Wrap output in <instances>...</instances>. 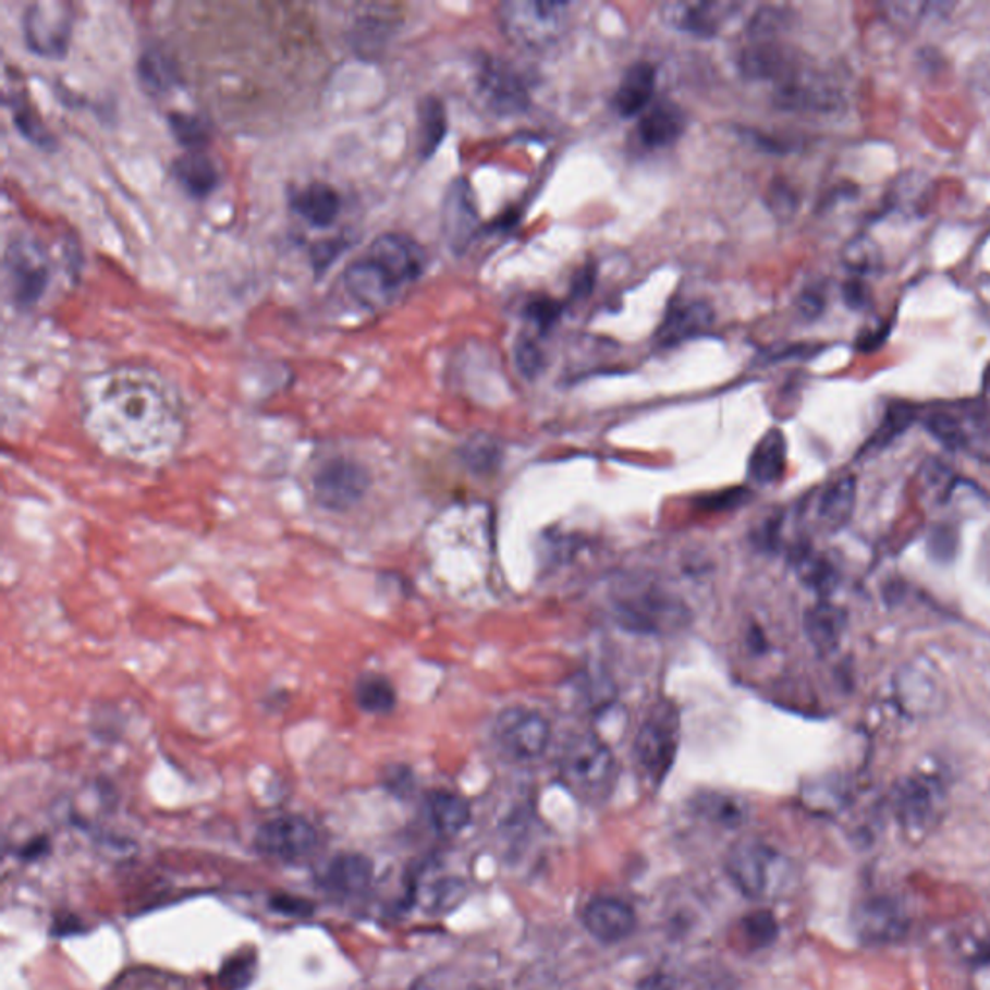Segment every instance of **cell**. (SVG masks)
I'll return each mask as SVG.
<instances>
[{
  "label": "cell",
  "instance_id": "ba28073f",
  "mask_svg": "<svg viewBox=\"0 0 990 990\" xmlns=\"http://www.w3.org/2000/svg\"><path fill=\"white\" fill-rule=\"evenodd\" d=\"M493 737L503 755L509 758L535 760L548 749L550 723L530 708H508L496 720Z\"/></svg>",
  "mask_w": 990,
  "mask_h": 990
},
{
  "label": "cell",
  "instance_id": "681fc988",
  "mask_svg": "<svg viewBox=\"0 0 990 990\" xmlns=\"http://www.w3.org/2000/svg\"><path fill=\"white\" fill-rule=\"evenodd\" d=\"M799 308L807 318H817L818 314L824 308L822 296L817 293H805L799 302Z\"/></svg>",
  "mask_w": 990,
  "mask_h": 990
},
{
  "label": "cell",
  "instance_id": "f546056e",
  "mask_svg": "<svg viewBox=\"0 0 990 990\" xmlns=\"http://www.w3.org/2000/svg\"><path fill=\"white\" fill-rule=\"evenodd\" d=\"M448 134V114L438 97L428 95L418 105V154L428 159Z\"/></svg>",
  "mask_w": 990,
  "mask_h": 990
},
{
  "label": "cell",
  "instance_id": "7dc6e473",
  "mask_svg": "<svg viewBox=\"0 0 990 990\" xmlns=\"http://www.w3.org/2000/svg\"><path fill=\"white\" fill-rule=\"evenodd\" d=\"M271 905L277 912L286 913V915H311L314 912L311 904L302 897L276 896Z\"/></svg>",
  "mask_w": 990,
  "mask_h": 990
},
{
  "label": "cell",
  "instance_id": "74e56055",
  "mask_svg": "<svg viewBox=\"0 0 990 990\" xmlns=\"http://www.w3.org/2000/svg\"><path fill=\"white\" fill-rule=\"evenodd\" d=\"M254 975H256V957H231L219 974V982L224 990H244L246 987H250Z\"/></svg>",
  "mask_w": 990,
  "mask_h": 990
},
{
  "label": "cell",
  "instance_id": "f1b7e54d",
  "mask_svg": "<svg viewBox=\"0 0 990 990\" xmlns=\"http://www.w3.org/2000/svg\"><path fill=\"white\" fill-rule=\"evenodd\" d=\"M138 76L149 94H167L179 82V69L161 47H146L138 59Z\"/></svg>",
  "mask_w": 990,
  "mask_h": 990
},
{
  "label": "cell",
  "instance_id": "7c38bea8",
  "mask_svg": "<svg viewBox=\"0 0 990 990\" xmlns=\"http://www.w3.org/2000/svg\"><path fill=\"white\" fill-rule=\"evenodd\" d=\"M480 229V213L473 188L465 179H456L448 188L441 207V231L449 248L463 254Z\"/></svg>",
  "mask_w": 990,
  "mask_h": 990
},
{
  "label": "cell",
  "instance_id": "9c48e42d",
  "mask_svg": "<svg viewBox=\"0 0 990 990\" xmlns=\"http://www.w3.org/2000/svg\"><path fill=\"white\" fill-rule=\"evenodd\" d=\"M22 29L29 51L47 59H62L69 49L72 14L62 2H32L24 10Z\"/></svg>",
  "mask_w": 990,
  "mask_h": 990
},
{
  "label": "cell",
  "instance_id": "6da1fadb",
  "mask_svg": "<svg viewBox=\"0 0 990 990\" xmlns=\"http://www.w3.org/2000/svg\"><path fill=\"white\" fill-rule=\"evenodd\" d=\"M426 252L413 236L383 233L345 269L346 293L368 310L388 306L405 284L413 283L426 269Z\"/></svg>",
  "mask_w": 990,
  "mask_h": 990
},
{
  "label": "cell",
  "instance_id": "b9f144b4",
  "mask_svg": "<svg viewBox=\"0 0 990 990\" xmlns=\"http://www.w3.org/2000/svg\"><path fill=\"white\" fill-rule=\"evenodd\" d=\"M388 24L379 22L378 17H366L364 22L358 24V32H354L356 39H354V49H368V52H374V49H378V45L386 41L388 37Z\"/></svg>",
  "mask_w": 990,
  "mask_h": 990
},
{
  "label": "cell",
  "instance_id": "5bb4252c",
  "mask_svg": "<svg viewBox=\"0 0 990 990\" xmlns=\"http://www.w3.org/2000/svg\"><path fill=\"white\" fill-rule=\"evenodd\" d=\"M478 94L484 105L496 114L508 117L525 111L528 91L515 70L503 61H486L478 72Z\"/></svg>",
  "mask_w": 990,
  "mask_h": 990
},
{
  "label": "cell",
  "instance_id": "d6986e66",
  "mask_svg": "<svg viewBox=\"0 0 990 990\" xmlns=\"http://www.w3.org/2000/svg\"><path fill=\"white\" fill-rule=\"evenodd\" d=\"M714 321V311L707 302H687L673 306L658 329V343L662 346L677 345L690 337L702 333Z\"/></svg>",
  "mask_w": 990,
  "mask_h": 990
},
{
  "label": "cell",
  "instance_id": "f5cc1de1",
  "mask_svg": "<svg viewBox=\"0 0 990 990\" xmlns=\"http://www.w3.org/2000/svg\"><path fill=\"white\" fill-rule=\"evenodd\" d=\"M592 284H595V271H592V268L583 269V273H580V276H578L577 289H575V294L590 293V289H592Z\"/></svg>",
  "mask_w": 990,
  "mask_h": 990
},
{
  "label": "cell",
  "instance_id": "52a82bcc",
  "mask_svg": "<svg viewBox=\"0 0 990 990\" xmlns=\"http://www.w3.org/2000/svg\"><path fill=\"white\" fill-rule=\"evenodd\" d=\"M782 857L757 840H743L725 857V870L743 896L760 900L772 890Z\"/></svg>",
  "mask_w": 990,
  "mask_h": 990
},
{
  "label": "cell",
  "instance_id": "8fae6325",
  "mask_svg": "<svg viewBox=\"0 0 990 990\" xmlns=\"http://www.w3.org/2000/svg\"><path fill=\"white\" fill-rule=\"evenodd\" d=\"M370 488V476L364 466L349 459H333L319 468L314 478V496L321 508L346 511L354 508Z\"/></svg>",
  "mask_w": 990,
  "mask_h": 990
},
{
  "label": "cell",
  "instance_id": "83f0119b",
  "mask_svg": "<svg viewBox=\"0 0 990 990\" xmlns=\"http://www.w3.org/2000/svg\"><path fill=\"white\" fill-rule=\"evenodd\" d=\"M428 815L440 834L455 835L468 827L470 805L456 793L433 792L428 797Z\"/></svg>",
  "mask_w": 990,
  "mask_h": 990
},
{
  "label": "cell",
  "instance_id": "e0dca14e",
  "mask_svg": "<svg viewBox=\"0 0 990 990\" xmlns=\"http://www.w3.org/2000/svg\"><path fill=\"white\" fill-rule=\"evenodd\" d=\"M732 2H677L663 7V20L685 34L712 37L732 17Z\"/></svg>",
  "mask_w": 990,
  "mask_h": 990
},
{
  "label": "cell",
  "instance_id": "4dcf8cb0",
  "mask_svg": "<svg viewBox=\"0 0 990 990\" xmlns=\"http://www.w3.org/2000/svg\"><path fill=\"white\" fill-rule=\"evenodd\" d=\"M695 809L708 822L723 828L741 827L747 815L743 802L723 793H702L695 802Z\"/></svg>",
  "mask_w": 990,
  "mask_h": 990
},
{
  "label": "cell",
  "instance_id": "60d3db41",
  "mask_svg": "<svg viewBox=\"0 0 990 990\" xmlns=\"http://www.w3.org/2000/svg\"><path fill=\"white\" fill-rule=\"evenodd\" d=\"M797 571H799V577L803 578V583H807L810 588L815 590H820L824 592L830 586H832V569L828 567L827 561L820 560V558H815V555H807L803 553L802 558L797 560Z\"/></svg>",
  "mask_w": 990,
  "mask_h": 990
},
{
  "label": "cell",
  "instance_id": "db71d44e",
  "mask_svg": "<svg viewBox=\"0 0 990 990\" xmlns=\"http://www.w3.org/2000/svg\"><path fill=\"white\" fill-rule=\"evenodd\" d=\"M136 990H176V989H171V987H169V985H167V982H164L163 979H159V977H157V979H154V977H151V981H149V979H146V977H142V989H139V987H138V989H136Z\"/></svg>",
  "mask_w": 990,
  "mask_h": 990
},
{
  "label": "cell",
  "instance_id": "9a60e30c",
  "mask_svg": "<svg viewBox=\"0 0 990 990\" xmlns=\"http://www.w3.org/2000/svg\"><path fill=\"white\" fill-rule=\"evenodd\" d=\"M939 785L929 778H909L897 785L896 805L897 820L909 832H919L930 827L940 809Z\"/></svg>",
  "mask_w": 990,
  "mask_h": 990
},
{
  "label": "cell",
  "instance_id": "d4e9b609",
  "mask_svg": "<svg viewBox=\"0 0 990 990\" xmlns=\"http://www.w3.org/2000/svg\"><path fill=\"white\" fill-rule=\"evenodd\" d=\"M174 179L194 198H206L219 182L217 167L204 151H186L171 164Z\"/></svg>",
  "mask_w": 990,
  "mask_h": 990
},
{
  "label": "cell",
  "instance_id": "44dd1931",
  "mask_svg": "<svg viewBox=\"0 0 990 990\" xmlns=\"http://www.w3.org/2000/svg\"><path fill=\"white\" fill-rule=\"evenodd\" d=\"M291 207L296 216L308 221L311 227L326 229L329 224L335 223L341 211V196L326 182H311L308 186L294 192Z\"/></svg>",
  "mask_w": 990,
  "mask_h": 990
},
{
  "label": "cell",
  "instance_id": "4fadbf2b",
  "mask_svg": "<svg viewBox=\"0 0 990 990\" xmlns=\"http://www.w3.org/2000/svg\"><path fill=\"white\" fill-rule=\"evenodd\" d=\"M774 103L784 111L832 112L842 105V95L824 80L799 69L774 86Z\"/></svg>",
  "mask_w": 990,
  "mask_h": 990
},
{
  "label": "cell",
  "instance_id": "5b68a950",
  "mask_svg": "<svg viewBox=\"0 0 990 990\" xmlns=\"http://www.w3.org/2000/svg\"><path fill=\"white\" fill-rule=\"evenodd\" d=\"M680 747V716L670 702L648 710L635 737V760L650 784H662Z\"/></svg>",
  "mask_w": 990,
  "mask_h": 990
},
{
  "label": "cell",
  "instance_id": "1f68e13d",
  "mask_svg": "<svg viewBox=\"0 0 990 990\" xmlns=\"http://www.w3.org/2000/svg\"><path fill=\"white\" fill-rule=\"evenodd\" d=\"M9 105L14 124H16V129L20 130L22 136H26L29 142H34L35 146L44 147V149H52L54 147V136L49 130L45 129L39 114L34 111V107L29 105L26 97H22V95L14 91V94L10 95Z\"/></svg>",
  "mask_w": 990,
  "mask_h": 990
},
{
  "label": "cell",
  "instance_id": "ee69618b",
  "mask_svg": "<svg viewBox=\"0 0 990 990\" xmlns=\"http://www.w3.org/2000/svg\"><path fill=\"white\" fill-rule=\"evenodd\" d=\"M912 418L913 411L909 406L900 405L896 406V408H892V411L888 413L887 423L880 428L875 441H877V443H884V441L890 440V438H894L896 433H900V431L907 428V424L912 423Z\"/></svg>",
  "mask_w": 990,
  "mask_h": 990
},
{
  "label": "cell",
  "instance_id": "f907efd6",
  "mask_svg": "<svg viewBox=\"0 0 990 990\" xmlns=\"http://www.w3.org/2000/svg\"><path fill=\"white\" fill-rule=\"evenodd\" d=\"M339 248H341L339 242H323V244H319L318 248H316V254H314L316 266H329V261L339 254Z\"/></svg>",
  "mask_w": 990,
  "mask_h": 990
},
{
  "label": "cell",
  "instance_id": "cb8c5ba5",
  "mask_svg": "<svg viewBox=\"0 0 990 990\" xmlns=\"http://www.w3.org/2000/svg\"><path fill=\"white\" fill-rule=\"evenodd\" d=\"M855 496H857V484L852 476H844L827 486L820 493L817 503V518L820 526L827 530H838L847 525V521L852 518L853 509H855Z\"/></svg>",
  "mask_w": 990,
  "mask_h": 990
},
{
  "label": "cell",
  "instance_id": "f6af8a7d",
  "mask_svg": "<svg viewBox=\"0 0 990 990\" xmlns=\"http://www.w3.org/2000/svg\"><path fill=\"white\" fill-rule=\"evenodd\" d=\"M526 316L533 319L538 328H551L561 316V304L550 298H538L526 308Z\"/></svg>",
  "mask_w": 990,
  "mask_h": 990
},
{
  "label": "cell",
  "instance_id": "ac0fdd59",
  "mask_svg": "<svg viewBox=\"0 0 990 990\" xmlns=\"http://www.w3.org/2000/svg\"><path fill=\"white\" fill-rule=\"evenodd\" d=\"M374 865L360 853H341L326 865L319 884L331 894L356 896L370 887Z\"/></svg>",
  "mask_w": 990,
  "mask_h": 990
},
{
  "label": "cell",
  "instance_id": "ffe728a7",
  "mask_svg": "<svg viewBox=\"0 0 990 990\" xmlns=\"http://www.w3.org/2000/svg\"><path fill=\"white\" fill-rule=\"evenodd\" d=\"M685 112L672 101H658L643 112L638 122V138L646 147H668L680 139L685 130Z\"/></svg>",
  "mask_w": 990,
  "mask_h": 990
},
{
  "label": "cell",
  "instance_id": "7a4b0ae2",
  "mask_svg": "<svg viewBox=\"0 0 990 990\" xmlns=\"http://www.w3.org/2000/svg\"><path fill=\"white\" fill-rule=\"evenodd\" d=\"M561 782L577 799L602 805L618 782V762L612 749L595 733H577L560 755Z\"/></svg>",
  "mask_w": 990,
  "mask_h": 990
},
{
  "label": "cell",
  "instance_id": "d6a6232c",
  "mask_svg": "<svg viewBox=\"0 0 990 990\" xmlns=\"http://www.w3.org/2000/svg\"><path fill=\"white\" fill-rule=\"evenodd\" d=\"M356 702L370 714H388L395 707V689L386 677L368 675L356 685Z\"/></svg>",
  "mask_w": 990,
  "mask_h": 990
},
{
  "label": "cell",
  "instance_id": "3957f363",
  "mask_svg": "<svg viewBox=\"0 0 990 990\" xmlns=\"http://www.w3.org/2000/svg\"><path fill=\"white\" fill-rule=\"evenodd\" d=\"M613 618L623 630L668 635L689 625V608L658 586L635 585L613 600Z\"/></svg>",
  "mask_w": 990,
  "mask_h": 990
},
{
  "label": "cell",
  "instance_id": "816d5d0a",
  "mask_svg": "<svg viewBox=\"0 0 990 990\" xmlns=\"http://www.w3.org/2000/svg\"><path fill=\"white\" fill-rule=\"evenodd\" d=\"M640 990H673V981L668 975H650L640 985Z\"/></svg>",
  "mask_w": 990,
  "mask_h": 990
},
{
  "label": "cell",
  "instance_id": "8d00e7d4",
  "mask_svg": "<svg viewBox=\"0 0 990 990\" xmlns=\"http://www.w3.org/2000/svg\"><path fill=\"white\" fill-rule=\"evenodd\" d=\"M741 937L750 950L768 946L778 937L774 917L767 912L750 913L741 921Z\"/></svg>",
  "mask_w": 990,
  "mask_h": 990
},
{
  "label": "cell",
  "instance_id": "277c9868",
  "mask_svg": "<svg viewBox=\"0 0 990 990\" xmlns=\"http://www.w3.org/2000/svg\"><path fill=\"white\" fill-rule=\"evenodd\" d=\"M500 24L511 44L543 51L567 32L569 7L553 0H513L501 4Z\"/></svg>",
  "mask_w": 990,
  "mask_h": 990
},
{
  "label": "cell",
  "instance_id": "bcb514c9",
  "mask_svg": "<svg viewBox=\"0 0 990 990\" xmlns=\"http://www.w3.org/2000/svg\"><path fill=\"white\" fill-rule=\"evenodd\" d=\"M844 301L852 310H863L867 308L870 302L869 286L859 281L852 279L844 284Z\"/></svg>",
  "mask_w": 990,
  "mask_h": 990
},
{
  "label": "cell",
  "instance_id": "d590c367",
  "mask_svg": "<svg viewBox=\"0 0 990 990\" xmlns=\"http://www.w3.org/2000/svg\"><path fill=\"white\" fill-rule=\"evenodd\" d=\"M169 126L173 130L174 138L188 151H201V147H206L209 142V126L198 114L173 111L169 114Z\"/></svg>",
  "mask_w": 990,
  "mask_h": 990
},
{
  "label": "cell",
  "instance_id": "c3c4849f",
  "mask_svg": "<svg viewBox=\"0 0 990 990\" xmlns=\"http://www.w3.org/2000/svg\"><path fill=\"white\" fill-rule=\"evenodd\" d=\"M770 206L774 207L778 216H790L795 206H797V199H795L792 190L787 188V186H782V188L775 186V188H772Z\"/></svg>",
  "mask_w": 990,
  "mask_h": 990
},
{
  "label": "cell",
  "instance_id": "836d02e7",
  "mask_svg": "<svg viewBox=\"0 0 990 990\" xmlns=\"http://www.w3.org/2000/svg\"><path fill=\"white\" fill-rule=\"evenodd\" d=\"M845 268L855 276H869L882 268V252L877 242L867 234H859L845 244L842 252Z\"/></svg>",
  "mask_w": 990,
  "mask_h": 990
},
{
  "label": "cell",
  "instance_id": "f35d334b",
  "mask_svg": "<svg viewBox=\"0 0 990 990\" xmlns=\"http://www.w3.org/2000/svg\"><path fill=\"white\" fill-rule=\"evenodd\" d=\"M787 20H790V16L785 14L784 10H760L750 22V39L753 41H775V35L784 29Z\"/></svg>",
  "mask_w": 990,
  "mask_h": 990
},
{
  "label": "cell",
  "instance_id": "603a6c76",
  "mask_svg": "<svg viewBox=\"0 0 990 990\" xmlns=\"http://www.w3.org/2000/svg\"><path fill=\"white\" fill-rule=\"evenodd\" d=\"M803 623H805V635L809 638L810 645L815 646L818 655H828L840 645L845 627H847V615L844 610L835 608L832 603L820 602L805 613Z\"/></svg>",
  "mask_w": 990,
  "mask_h": 990
},
{
  "label": "cell",
  "instance_id": "7bdbcfd3",
  "mask_svg": "<svg viewBox=\"0 0 990 990\" xmlns=\"http://www.w3.org/2000/svg\"><path fill=\"white\" fill-rule=\"evenodd\" d=\"M517 366L518 370L526 378H536L543 368V354L535 341L530 339H521L517 343Z\"/></svg>",
  "mask_w": 990,
  "mask_h": 990
},
{
  "label": "cell",
  "instance_id": "2e32d148",
  "mask_svg": "<svg viewBox=\"0 0 990 990\" xmlns=\"http://www.w3.org/2000/svg\"><path fill=\"white\" fill-rule=\"evenodd\" d=\"M586 930L603 944H615L637 929V913L615 897H596L583 912Z\"/></svg>",
  "mask_w": 990,
  "mask_h": 990
},
{
  "label": "cell",
  "instance_id": "30bf717a",
  "mask_svg": "<svg viewBox=\"0 0 990 990\" xmlns=\"http://www.w3.org/2000/svg\"><path fill=\"white\" fill-rule=\"evenodd\" d=\"M318 847V830L302 817L273 818L261 824L256 832V850L277 861H304Z\"/></svg>",
  "mask_w": 990,
  "mask_h": 990
},
{
  "label": "cell",
  "instance_id": "484cf974",
  "mask_svg": "<svg viewBox=\"0 0 990 990\" xmlns=\"http://www.w3.org/2000/svg\"><path fill=\"white\" fill-rule=\"evenodd\" d=\"M904 930V915L896 904L877 900L863 905L859 912V932L867 942H890L900 939Z\"/></svg>",
  "mask_w": 990,
  "mask_h": 990
},
{
  "label": "cell",
  "instance_id": "e575fe53",
  "mask_svg": "<svg viewBox=\"0 0 990 990\" xmlns=\"http://www.w3.org/2000/svg\"><path fill=\"white\" fill-rule=\"evenodd\" d=\"M461 459L473 473H493L500 465L501 449L490 436H474L461 449Z\"/></svg>",
  "mask_w": 990,
  "mask_h": 990
},
{
  "label": "cell",
  "instance_id": "4316f807",
  "mask_svg": "<svg viewBox=\"0 0 990 990\" xmlns=\"http://www.w3.org/2000/svg\"><path fill=\"white\" fill-rule=\"evenodd\" d=\"M785 455H787V445H785L784 433L780 430L768 431L767 436L758 441L757 448L750 455V478L758 484H774L775 480H780L784 474Z\"/></svg>",
  "mask_w": 990,
  "mask_h": 990
},
{
  "label": "cell",
  "instance_id": "ab89813d",
  "mask_svg": "<svg viewBox=\"0 0 990 990\" xmlns=\"http://www.w3.org/2000/svg\"><path fill=\"white\" fill-rule=\"evenodd\" d=\"M927 428H929L930 433H932L940 443H944L946 448H962V445H965V441H967L962 424L957 423L954 416H950V414L946 413L932 414L929 420H927Z\"/></svg>",
  "mask_w": 990,
  "mask_h": 990
},
{
  "label": "cell",
  "instance_id": "8992f818",
  "mask_svg": "<svg viewBox=\"0 0 990 990\" xmlns=\"http://www.w3.org/2000/svg\"><path fill=\"white\" fill-rule=\"evenodd\" d=\"M4 269L14 302L20 308H32L49 283L47 252L34 239L16 236L4 252Z\"/></svg>",
  "mask_w": 990,
  "mask_h": 990
},
{
  "label": "cell",
  "instance_id": "7402d4cb",
  "mask_svg": "<svg viewBox=\"0 0 990 990\" xmlns=\"http://www.w3.org/2000/svg\"><path fill=\"white\" fill-rule=\"evenodd\" d=\"M655 89V66L648 62H637L625 72V76L621 80L613 105L621 117H635L638 112L646 111V107L652 101Z\"/></svg>",
  "mask_w": 990,
  "mask_h": 990
}]
</instances>
